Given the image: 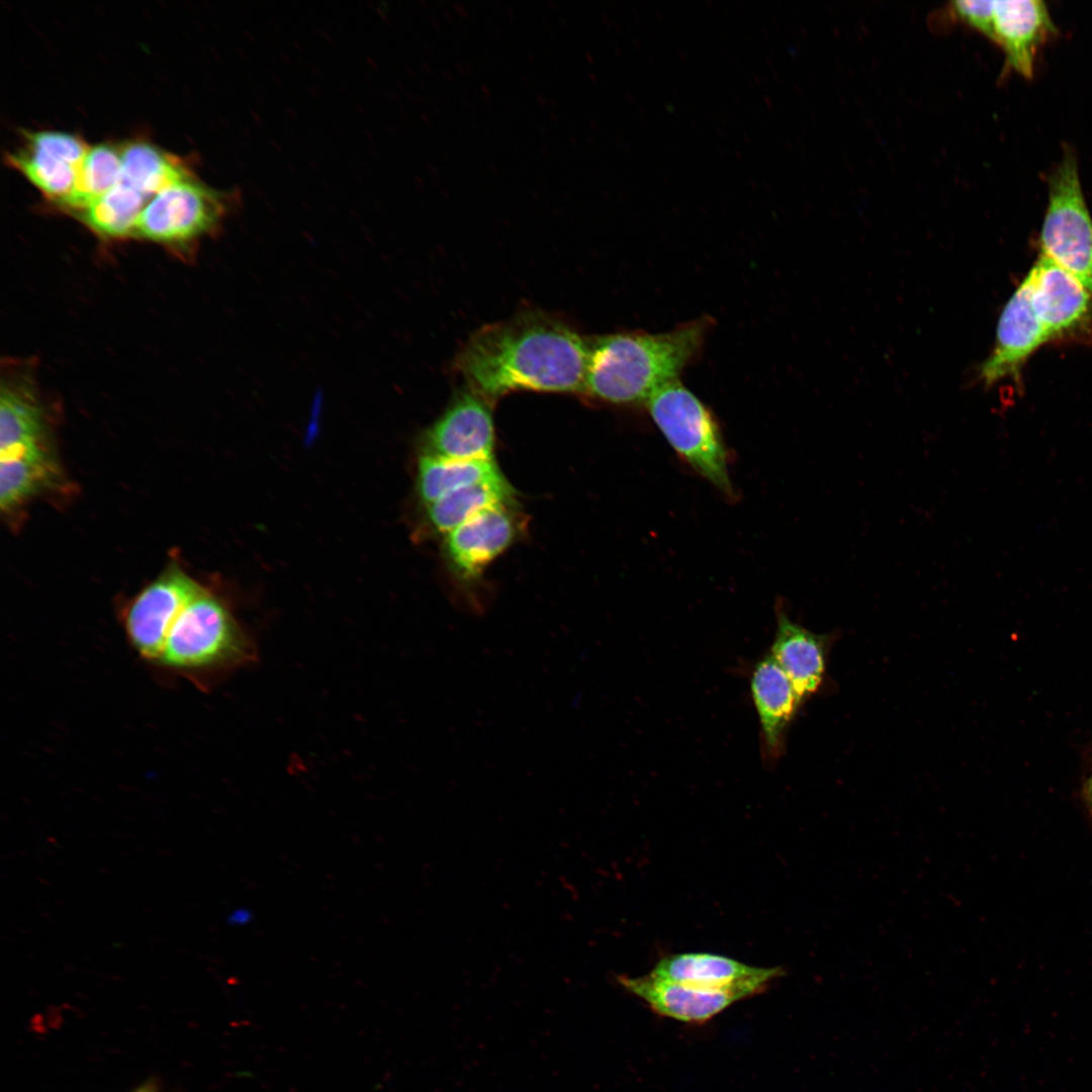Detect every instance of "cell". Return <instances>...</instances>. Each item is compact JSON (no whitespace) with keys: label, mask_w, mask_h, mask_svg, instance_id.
I'll return each mask as SVG.
<instances>
[{"label":"cell","mask_w":1092,"mask_h":1092,"mask_svg":"<svg viewBox=\"0 0 1092 1092\" xmlns=\"http://www.w3.org/2000/svg\"><path fill=\"white\" fill-rule=\"evenodd\" d=\"M954 15L997 42L1011 68L1031 78L1039 48L1056 32L1039 0L960 1Z\"/></svg>","instance_id":"52a82bcc"},{"label":"cell","mask_w":1092,"mask_h":1092,"mask_svg":"<svg viewBox=\"0 0 1092 1092\" xmlns=\"http://www.w3.org/2000/svg\"><path fill=\"white\" fill-rule=\"evenodd\" d=\"M617 981L656 1014L686 1023H705L743 999L732 992L687 985L650 973L640 977L621 975Z\"/></svg>","instance_id":"9a60e30c"},{"label":"cell","mask_w":1092,"mask_h":1092,"mask_svg":"<svg viewBox=\"0 0 1092 1092\" xmlns=\"http://www.w3.org/2000/svg\"><path fill=\"white\" fill-rule=\"evenodd\" d=\"M234 202V192L213 189L191 177L156 194L131 235L166 244L192 242L215 232Z\"/></svg>","instance_id":"8992f818"},{"label":"cell","mask_w":1092,"mask_h":1092,"mask_svg":"<svg viewBox=\"0 0 1092 1092\" xmlns=\"http://www.w3.org/2000/svg\"><path fill=\"white\" fill-rule=\"evenodd\" d=\"M1080 796H1081V801H1082L1084 809L1086 811L1089 823H1090V825L1092 827V765H1091V769H1090V772H1089L1088 777L1086 778V780L1084 781V783L1082 785Z\"/></svg>","instance_id":"d4e9b609"},{"label":"cell","mask_w":1092,"mask_h":1092,"mask_svg":"<svg viewBox=\"0 0 1092 1092\" xmlns=\"http://www.w3.org/2000/svg\"><path fill=\"white\" fill-rule=\"evenodd\" d=\"M648 413L674 451L723 493L732 496L728 453L709 408L679 380L654 393Z\"/></svg>","instance_id":"277c9868"},{"label":"cell","mask_w":1092,"mask_h":1092,"mask_svg":"<svg viewBox=\"0 0 1092 1092\" xmlns=\"http://www.w3.org/2000/svg\"><path fill=\"white\" fill-rule=\"evenodd\" d=\"M1048 206L1039 236L1043 256L1073 274L1092 293V217L1078 161L1067 148L1049 177Z\"/></svg>","instance_id":"5b68a950"},{"label":"cell","mask_w":1092,"mask_h":1092,"mask_svg":"<svg viewBox=\"0 0 1092 1092\" xmlns=\"http://www.w3.org/2000/svg\"><path fill=\"white\" fill-rule=\"evenodd\" d=\"M193 177L183 162L146 142H134L121 152L120 180L150 200L166 187Z\"/></svg>","instance_id":"44dd1931"},{"label":"cell","mask_w":1092,"mask_h":1092,"mask_svg":"<svg viewBox=\"0 0 1092 1092\" xmlns=\"http://www.w3.org/2000/svg\"><path fill=\"white\" fill-rule=\"evenodd\" d=\"M588 351L589 340L570 325L527 310L472 334L454 368L489 401L519 390L582 393Z\"/></svg>","instance_id":"6da1fadb"},{"label":"cell","mask_w":1092,"mask_h":1092,"mask_svg":"<svg viewBox=\"0 0 1092 1092\" xmlns=\"http://www.w3.org/2000/svg\"><path fill=\"white\" fill-rule=\"evenodd\" d=\"M150 201L135 188L119 180L109 191L82 209L81 217L98 235L121 238L131 234L138 217Z\"/></svg>","instance_id":"603a6c76"},{"label":"cell","mask_w":1092,"mask_h":1092,"mask_svg":"<svg viewBox=\"0 0 1092 1092\" xmlns=\"http://www.w3.org/2000/svg\"><path fill=\"white\" fill-rule=\"evenodd\" d=\"M783 971L780 967L749 966L720 954L684 952L663 957L650 974L687 985L732 992L746 999L766 990Z\"/></svg>","instance_id":"7c38bea8"},{"label":"cell","mask_w":1092,"mask_h":1092,"mask_svg":"<svg viewBox=\"0 0 1092 1092\" xmlns=\"http://www.w3.org/2000/svg\"><path fill=\"white\" fill-rule=\"evenodd\" d=\"M517 534L518 523L510 503L493 506L445 535L449 567L463 583L474 581Z\"/></svg>","instance_id":"4fadbf2b"},{"label":"cell","mask_w":1092,"mask_h":1092,"mask_svg":"<svg viewBox=\"0 0 1092 1092\" xmlns=\"http://www.w3.org/2000/svg\"><path fill=\"white\" fill-rule=\"evenodd\" d=\"M204 588L174 566L148 584L127 606L123 625L131 646L158 662L168 634L186 608Z\"/></svg>","instance_id":"ba28073f"},{"label":"cell","mask_w":1092,"mask_h":1092,"mask_svg":"<svg viewBox=\"0 0 1092 1092\" xmlns=\"http://www.w3.org/2000/svg\"><path fill=\"white\" fill-rule=\"evenodd\" d=\"M78 136L55 130L30 132L23 148L7 156L42 194L62 203L72 192L88 151Z\"/></svg>","instance_id":"8fae6325"},{"label":"cell","mask_w":1092,"mask_h":1092,"mask_svg":"<svg viewBox=\"0 0 1092 1092\" xmlns=\"http://www.w3.org/2000/svg\"><path fill=\"white\" fill-rule=\"evenodd\" d=\"M711 325L699 318L663 333L625 332L589 340L583 394L612 404L646 403L700 353Z\"/></svg>","instance_id":"7a4b0ae2"},{"label":"cell","mask_w":1092,"mask_h":1092,"mask_svg":"<svg viewBox=\"0 0 1092 1092\" xmlns=\"http://www.w3.org/2000/svg\"><path fill=\"white\" fill-rule=\"evenodd\" d=\"M498 474L493 459L458 460L423 453L418 465V493L427 507L457 489Z\"/></svg>","instance_id":"7402d4cb"},{"label":"cell","mask_w":1092,"mask_h":1092,"mask_svg":"<svg viewBox=\"0 0 1092 1092\" xmlns=\"http://www.w3.org/2000/svg\"><path fill=\"white\" fill-rule=\"evenodd\" d=\"M750 689L760 724L762 757L771 763L783 752L785 732L801 700L770 653L754 664Z\"/></svg>","instance_id":"2e32d148"},{"label":"cell","mask_w":1092,"mask_h":1092,"mask_svg":"<svg viewBox=\"0 0 1092 1092\" xmlns=\"http://www.w3.org/2000/svg\"><path fill=\"white\" fill-rule=\"evenodd\" d=\"M136 1092H154V1090L149 1086H144L140 1088Z\"/></svg>","instance_id":"484cf974"},{"label":"cell","mask_w":1092,"mask_h":1092,"mask_svg":"<svg viewBox=\"0 0 1092 1092\" xmlns=\"http://www.w3.org/2000/svg\"><path fill=\"white\" fill-rule=\"evenodd\" d=\"M827 637L793 622L782 609L769 653L785 671L801 702L820 687L826 666Z\"/></svg>","instance_id":"e0dca14e"},{"label":"cell","mask_w":1092,"mask_h":1092,"mask_svg":"<svg viewBox=\"0 0 1092 1092\" xmlns=\"http://www.w3.org/2000/svg\"><path fill=\"white\" fill-rule=\"evenodd\" d=\"M513 489L503 474L457 489L426 507V519L446 535L481 512L511 503Z\"/></svg>","instance_id":"ac0fdd59"},{"label":"cell","mask_w":1092,"mask_h":1092,"mask_svg":"<svg viewBox=\"0 0 1092 1092\" xmlns=\"http://www.w3.org/2000/svg\"><path fill=\"white\" fill-rule=\"evenodd\" d=\"M427 454L458 460L493 459L494 425L489 400L469 388L460 391L427 430Z\"/></svg>","instance_id":"9c48e42d"},{"label":"cell","mask_w":1092,"mask_h":1092,"mask_svg":"<svg viewBox=\"0 0 1092 1092\" xmlns=\"http://www.w3.org/2000/svg\"><path fill=\"white\" fill-rule=\"evenodd\" d=\"M1027 275L1032 305L1049 341L1089 324L1091 292L1073 274L1041 255Z\"/></svg>","instance_id":"5bb4252c"},{"label":"cell","mask_w":1092,"mask_h":1092,"mask_svg":"<svg viewBox=\"0 0 1092 1092\" xmlns=\"http://www.w3.org/2000/svg\"><path fill=\"white\" fill-rule=\"evenodd\" d=\"M253 656L251 640L229 609L204 589L172 626L158 662L178 670L200 672L233 668Z\"/></svg>","instance_id":"3957f363"},{"label":"cell","mask_w":1092,"mask_h":1092,"mask_svg":"<svg viewBox=\"0 0 1092 1092\" xmlns=\"http://www.w3.org/2000/svg\"><path fill=\"white\" fill-rule=\"evenodd\" d=\"M121 176V152L110 145L89 148L81 164L74 188L61 203L82 210L114 187Z\"/></svg>","instance_id":"cb8c5ba5"},{"label":"cell","mask_w":1092,"mask_h":1092,"mask_svg":"<svg viewBox=\"0 0 1092 1092\" xmlns=\"http://www.w3.org/2000/svg\"><path fill=\"white\" fill-rule=\"evenodd\" d=\"M1048 341L1032 305L1031 283L1026 275L1000 314L995 345L980 367V379L992 385L1008 377L1018 378L1027 359Z\"/></svg>","instance_id":"30bf717a"},{"label":"cell","mask_w":1092,"mask_h":1092,"mask_svg":"<svg viewBox=\"0 0 1092 1092\" xmlns=\"http://www.w3.org/2000/svg\"><path fill=\"white\" fill-rule=\"evenodd\" d=\"M59 468L47 446L0 458V504L11 512L27 502L58 476Z\"/></svg>","instance_id":"d6986e66"},{"label":"cell","mask_w":1092,"mask_h":1092,"mask_svg":"<svg viewBox=\"0 0 1092 1092\" xmlns=\"http://www.w3.org/2000/svg\"><path fill=\"white\" fill-rule=\"evenodd\" d=\"M43 413L30 390L7 383L1 387L0 455L44 446Z\"/></svg>","instance_id":"ffe728a7"}]
</instances>
